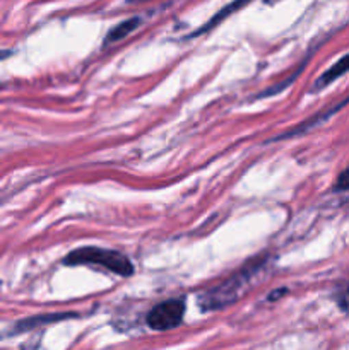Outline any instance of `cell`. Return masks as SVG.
I'll use <instances>...</instances> for the list:
<instances>
[{
  "mask_svg": "<svg viewBox=\"0 0 349 350\" xmlns=\"http://www.w3.org/2000/svg\"><path fill=\"white\" fill-rule=\"evenodd\" d=\"M65 265H96L109 270L122 277H130L133 273V265L123 253L115 250H103L96 246H84L74 250L64 258Z\"/></svg>",
  "mask_w": 349,
  "mask_h": 350,
  "instance_id": "6da1fadb",
  "label": "cell"
},
{
  "mask_svg": "<svg viewBox=\"0 0 349 350\" xmlns=\"http://www.w3.org/2000/svg\"><path fill=\"white\" fill-rule=\"evenodd\" d=\"M64 318H68V314L64 313H58L55 317H43V318H33V320H26L23 323H19V327H23L21 330H29L33 325H40V323H47V321H58V320H64Z\"/></svg>",
  "mask_w": 349,
  "mask_h": 350,
  "instance_id": "52a82bcc",
  "label": "cell"
},
{
  "mask_svg": "<svg viewBox=\"0 0 349 350\" xmlns=\"http://www.w3.org/2000/svg\"><path fill=\"white\" fill-rule=\"evenodd\" d=\"M262 265V260L259 258V262H252L242 269L240 272H236L235 275L229 277L228 280L221 282L219 286H216L214 289L207 291L202 296H198V304H201L202 310H219V308H224L228 304L235 303V299L238 297L240 291L250 280V277L259 270V267Z\"/></svg>",
  "mask_w": 349,
  "mask_h": 350,
  "instance_id": "7a4b0ae2",
  "label": "cell"
},
{
  "mask_svg": "<svg viewBox=\"0 0 349 350\" xmlns=\"http://www.w3.org/2000/svg\"><path fill=\"white\" fill-rule=\"evenodd\" d=\"M335 190L337 191H346L349 190V166L339 174L337 181H335Z\"/></svg>",
  "mask_w": 349,
  "mask_h": 350,
  "instance_id": "ba28073f",
  "label": "cell"
},
{
  "mask_svg": "<svg viewBox=\"0 0 349 350\" xmlns=\"http://www.w3.org/2000/svg\"><path fill=\"white\" fill-rule=\"evenodd\" d=\"M346 72H349V53L344 55V57H342L339 62H335V64L332 65L327 72H324V74L317 79V82H315V85H313V91H318V89H324L325 85L332 84L335 79L341 77V75H344Z\"/></svg>",
  "mask_w": 349,
  "mask_h": 350,
  "instance_id": "277c9868",
  "label": "cell"
},
{
  "mask_svg": "<svg viewBox=\"0 0 349 350\" xmlns=\"http://www.w3.org/2000/svg\"><path fill=\"white\" fill-rule=\"evenodd\" d=\"M339 304H341L342 310L349 313V286L346 287V289L341 293V296H339Z\"/></svg>",
  "mask_w": 349,
  "mask_h": 350,
  "instance_id": "9c48e42d",
  "label": "cell"
},
{
  "mask_svg": "<svg viewBox=\"0 0 349 350\" xmlns=\"http://www.w3.org/2000/svg\"><path fill=\"white\" fill-rule=\"evenodd\" d=\"M183 299H168L151 310V313L147 314V325L156 332L173 330L183 321Z\"/></svg>",
  "mask_w": 349,
  "mask_h": 350,
  "instance_id": "3957f363",
  "label": "cell"
},
{
  "mask_svg": "<svg viewBox=\"0 0 349 350\" xmlns=\"http://www.w3.org/2000/svg\"><path fill=\"white\" fill-rule=\"evenodd\" d=\"M243 5H245V3H243V2H235V3H229V5H226L224 9L219 10V12L216 14V16L212 17V19L209 21L207 24H204V27H201V29H198L197 33H194V36H197V34L205 33V31H209V29H212V27H216L219 23H221V21H224L226 17L231 16V12H235L236 9H240V7H243Z\"/></svg>",
  "mask_w": 349,
  "mask_h": 350,
  "instance_id": "8992f818",
  "label": "cell"
},
{
  "mask_svg": "<svg viewBox=\"0 0 349 350\" xmlns=\"http://www.w3.org/2000/svg\"><path fill=\"white\" fill-rule=\"evenodd\" d=\"M139 24H140V17H130V19L116 24V26L108 33L105 43H113V41L123 40V38L129 36L133 29H137V26H139Z\"/></svg>",
  "mask_w": 349,
  "mask_h": 350,
  "instance_id": "5b68a950",
  "label": "cell"
}]
</instances>
